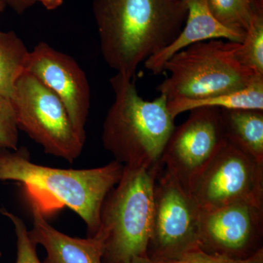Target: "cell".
Wrapping results in <instances>:
<instances>
[{
    "label": "cell",
    "instance_id": "cell-1",
    "mask_svg": "<svg viewBox=\"0 0 263 263\" xmlns=\"http://www.w3.org/2000/svg\"><path fill=\"white\" fill-rule=\"evenodd\" d=\"M93 13L104 60L133 79L179 35L187 8L183 0H94Z\"/></svg>",
    "mask_w": 263,
    "mask_h": 263
},
{
    "label": "cell",
    "instance_id": "cell-2",
    "mask_svg": "<svg viewBox=\"0 0 263 263\" xmlns=\"http://www.w3.org/2000/svg\"><path fill=\"white\" fill-rule=\"evenodd\" d=\"M123 169L124 164L116 160L95 168H55L32 162L26 147L0 149V181L23 184L44 215L69 208L86 223L88 236L98 233L102 205Z\"/></svg>",
    "mask_w": 263,
    "mask_h": 263
},
{
    "label": "cell",
    "instance_id": "cell-3",
    "mask_svg": "<svg viewBox=\"0 0 263 263\" xmlns=\"http://www.w3.org/2000/svg\"><path fill=\"white\" fill-rule=\"evenodd\" d=\"M133 79L120 73L110 79L115 100L104 121L103 146L124 165L160 164L176 127L175 119L167 99L160 95L152 101L145 100Z\"/></svg>",
    "mask_w": 263,
    "mask_h": 263
},
{
    "label": "cell",
    "instance_id": "cell-4",
    "mask_svg": "<svg viewBox=\"0 0 263 263\" xmlns=\"http://www.w3.org/2000/svg\"><path fill=\"white\" fill-rule=\"evenodd\" d=\"M162 164L124 165L122 177L105 197L99 232L105 237L103 263H129L147 256L154 190Z\"/></svg>",
    "mask_w": 263,
    "mask_h": 263
},
{
    "label": "cell",
    "instance_id": "cell-5",
    "mask_svg": "<svg viewBox=\"0 0 263 263\" xmlns=\"http://www.w3.org/2000/svg\"><path fill=\"white\" fill-rule=\"evenodd\" d=\"M240 43L212 39L195 43L173 55L164 63L170 75L157 90L167 101L198 100L245 89L263 76L240 63Z\"/></svg>",
    "mask_w": 263,
    "mask_h": 263
},
{
    "label": "cell",
    "instance_id": "cell-6",
    "mask_svg": "<svg viewBox=\"0 0 263 263\" xmlns=\"http://www.w3.org/2000/svg\"><path fill=\"white\" fill-rule=\"evenodd\" d=\"M19 130L43 147L45 153L72 163L86 139L76 130L63 103L29 72L16 81L10 97Z\"/></svg>",
    "mask_w": 263,
    "mask_h": 263
},
{
    "label": "cell",
    "instance_id": "cell-7",
    "mask_svg": "<svg viewBox=\"0 0 263 263\" xmlns=\"http://www.w3.org/2000/svg\"><path fill=\"white\" fill-rule=\"evenodd\" d=\"M200 213L192 195L161 168L154 190L148 258L154 262L174 260L200 249Z\"/></svg>",
    "mask_w": 263,
    "mask_h": 263
},
{
    "label": "cell",
    "instance_id": "cell-8",
    "mask_svg": "<svg viewBox=\"0 0 263 263\" xmlns=\"http://www.w3.org/2000/svg\"><path fill=\"white\" fill-rule=\"evenodd\" d=\"M200 212L241 201H263V164L228 143L192 183Z\"/></svg>",
    "mask_w": 263,
    "mask_h": 263
},
{
    "label": "cell",
    "instance_id": "cell-9",
    "mask_svg": "<svg viewBox=\"0 0 263 263\" xmlns=\"http://www.w3.org/2000/svg\"><path fill=\"white\" fill-rule=\"evenodd\" d=\"M228 143L220 109H193L188 119L175 127L164 147L161 164L188 192Z\"/></svg>",
    "mask_w": 263,
    "mask_h": 263
},
{
    "label": "cell",
    "instance_id": "cell-10",
    "mask_svg": "<svg viewBox=\"0 0 263 263\" xmlns=\"http://www.w3.org/2000/svg\"><path fill=\"white\" fill-rule=\"evenodd\" d=\"M263 201H241L200 213L199 247L203 252L245 259L262 247Z\"/></svg>",
    "mask_w": 263,
    "mask_h": 263
},
{
    "label": "cell",
    "instance_id": "cell-11",
    "mask_svg": "<svg viewBox=\"0 0 263 263\" xmlns=\"http://www.w3.org/2000/svg\"><path fill=\"white\" fill-rule=\"evenodd\" d=\"M26 72L35 77L61 100L74 127L86 139L85 126L91 106L87 77L72 57L40 42L29 53Z\"/></svg>",
    "mask_w": 263,
    "mask_h": 263
},
{
    "label": "cell",
    "instance_id": "cell-12",
    "mask_svg": "<svg viewBox=\"0 0 263 263\" xmlns=\"http://www.w3.org/2000/svg\"><path fill=\"white\" fill-rule=\"evenodd\" d=\"M33 227L29 234L46 251L44 263H103L105 237L100 232L86 238L65 234L52 227L35 202L29 200Z\"/></svg>",
    "mask_w": 263,
    "mask_h": 263
},
{
    "label": "cell",
    "instance_id": "cell-13",
    "mask_svg": "<svg viewBox=\"0 0 263 263\" xmlns=\"http://www.w3.org/2000/svg\"><path fill=\"white\" fill-rule=\"evenodd\" d=\"M187 8L185 25L169 46L144 62L147 70L155 75L163 72L164 63L173 55L195 43L212 39L242 43L245 36L219 23L213 15L208 0H183Z\"/></svg>",
    "mask_w": 263,
    "mask_h": 263
},
{
    "label": "cell",
    "instance_id": "cell-14",
    "mask_svg": "<svg viewBox=\"0 0 263 263\" xmlns=\"http://www.w3.org/2000/svg\"><path fill=\"white\" fill-rule=\"evenodd\" d=\"M228 143L263 164V110L220 109Z\"/></svg>",
    "mask_w": 263,
    "mask_h": 263
},
{
    "label": "cell",
    "instance_id": "cell-15",
    "mask_svg": "<svg viewBox=\"0 0 263 263\" xmlns=\"http://www.w3.org/2000/svg\"><path fill=\"white\" fill-rule=\"evenodd\" d=\"M200 108L263 110V76H259L247 87L238 91L198 100L177 99L167 101V109L174 119L183 112Z\"/></svg>",
    "mask_w": 263,
    "mask_h": 263
},
{
    "label": "cell",
    "instance_id": "cell-16",
    "mask_svg": "<svg viewBox=\"0 0 263 263\" xmlns=\"http://www.w3.org/2000/svg\"><path fill=\"white\" fill-rule=\"evenodd\" d=\"M28 48L13 31H0V95L10 98L16 81L26 72Z\"/></svg>",
    "mask_w": 263,
    "mask_h": 263
},
{
    "label": "cell",
    "instance_id": "cell-17",
    "mask_svg": "<svg viewBox=\"0 0 263 263\" xmlns=\"http://www.w3.org/2000/svg\"><path fill=\"white\" fill-rule=\"evenodd\" d=\"M213 15L227 28L245 36L263 0H208Z\"/></svg>",
    "mask_w": 263,
    "mask_h": 263
},
{
    "label": "cell",
    "instance_id": "cell-18",
    "mask_svg": "<svg viewBox=\"0 0 263 263\" xmlns=\"http://www.w3.org/2000/svg\"><path fill=\"white\" fill-rule=\"evenodd\" d=\"M236 57L241 65L263 76V4L256 10Z\"/></svg>",
    "mask_w": 263,
    "mask_h": 263
},
{
    "label": "cell",
    "instance_id": "cell-19",
    "mask_svg": "<svg viewBox=\"0 0 263 263\" xmlns=\"http://www.w3.org/2000/svg\"><path fill=\"white\" fill-rule=\"evenodd\" d=\"M18 127L10 98L0 95V149L18 148Z\"/></svg>",
    "mask_w": 263,
    "mask_h": 263
},
{
    "label": "cell",
    "instance_id": "cell-20",
    "mask_svg": "<svg viewBox=\"0 0 263 263\" xmlns=\"http://www.w3.org/2000/svg\"><path fill=\"white\" fill-rule=\"evenodd\" d=\"M0 213L8 218L14 227L17 243V259L15 263H42L38 258L37 245L29 236V230L24 221L6 209H0Z\"/></svg>",
    "mask_w": 263,
    "mask_h": 263
},
{
    "label": "cell",
    "instance_id": "cell-21",
    "mask_svg": "<svg viewBox=\"0 0 263 263\" xmlns=\"http://www.w3.org/2000/svg\"><path fill=\"white\" fill-rule=\"evenodd\" d=\"M155 263H263V249L253 255L245 259L230 258L224 256L215 255L197 249L184 254L179 258L165 262Z\"/></svg>",
    "mask_w": 263,
    "mask_h": 263
},
{
    "label": "cell",
    "instance_id": "cell-22",
    "mask_svg": "<svg viewBox=\"0 0 263 263\" xmlns=\"http://www.w3.org/2000/svg\"><path fill=\"white\" fill-rule=\"evenodd\" d=\"M2 1L6 5V6H9L11 9L14 10L17 14L21 15L31 7L34 6L37 0H2Z\"/></svg>",
    "mask_w": 263,
    "mask_h": 263
},
{
    "label": "cell",
    "instance_id": "cell-23",
    "mask_svg": "<svg viewBox=\"0 0 263 263\" xmlns=\"http://www.w3.org/2000/svg\"><path fill=\"white\" fill-rule=\"evenodd\" d=\"M37 1L41 2L43 6L48 10H56L63 3V0H37Z\"/></svg>",
    "mask_w": 263,
    "mask_h": 263
},
{
    "label": "cell",
    "instance_id": "cell-24",
    "mask_svg": "<svg viewBox=\"0 0 263 263\" xmlns=\"http://www.w3.org/2000/svg\"><path fill=\"white\" fill-rule=\"evenodd\" d=\"M129 263H155L152 259L148 258V256H144V257H136L133 259Z\"/></svg>",
    "mask_w": 263,
    "mask_h": 263
},
{
    "label": "cell",
    "instance_id": "cell-25",
    "mask_svg": "<svg viewBox=\"0 0 263 263\" xmlns=\"http://www.w3.org/2000/svg\"><path fill=\"white\" fill-rule=\"evenodd\" d=\"M6 7V5L2 0H0V14L4 11Z\"/></svg>",
    "mask_w": 263,
    "mask_h": 263
},
{
    "label": "cell",
    "instance_id": "cell-26",
    "mask_svg": "<svg viewBox=\"0 0 263 263\" xmlns=\"http://www.w3.org/2000/svg\"><path fill=\"white\" fill-rule=\"evenodd\" d=\"M2 257V252H1V250H0V257Z\"/></svg>",
    "mask_w": 263,
    "mask_h": 263
}]
</instances>
